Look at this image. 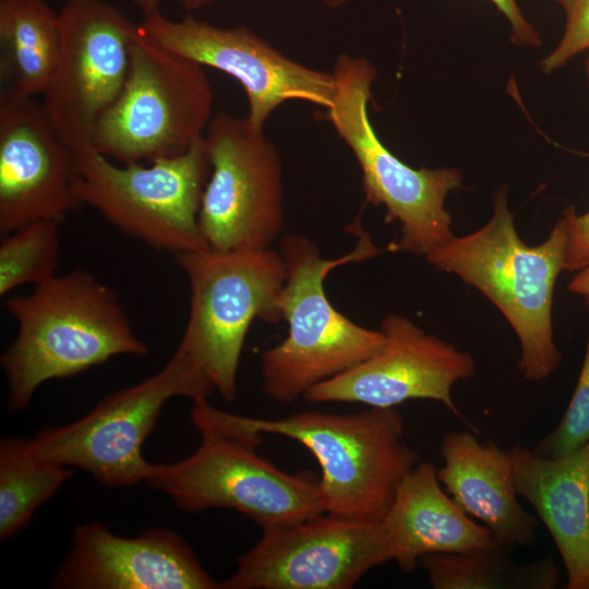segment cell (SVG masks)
I'll return each mask as SVG.
<instances>
[{
	"instance_id": "cell-6",
	"label": "cell",
	"mask_w": 589,
	"mask_h": 589,
	"mask_svg": "<svg viewBox=\"0 0 589 589\" xmlns=\"http://www.w3.org/2000/svg\"><path fill=\"white\" fill-rule=\"evenodd\" d=\"M333 74L335 94L326 118L357 159L365 203L383 205L385 223L400 226L399 237L389 242L387 252L425 256L454 236L445 199L460 188L461 172L412 168L382 143L368 113L376 77L368 59L341 55Z\"/></svg>"
},
{
	"instance_id": "cell-21",
	"label": "cell",
	"mask_w": 589,
	"mask_h": 589,
	"mask_svg": "<svg viewBox=\"0 0 589 589\" xmlns=\"http://www.w3.org/2000/svg\"><path fill=\"white\" fill-rule=\"evenodd\" d=\"M0 43L2 89L41 96L59 50V12L44 0H0Z\"/></svg>"
},
{
	"instance_id": "cell-11",
	"label": "cell",
	"mask_w": 589,
	"mask_h": 589,
	"mask_svg": "<svg viewBox=\"0 0 589 589\" xmlns=\"http://www.w3.org/2000/svg\"><path fill=\"white\" fill-rule=\"evenodd\" d=\"M211 172L199 227L214 250L272 248L284 226L281 160L263 128L219 111L204 135Z\"/></svg>"
},
{
	"instance_id": "cell-13",
	"label": "cell",
	"mask_w": 589,
	"mask_h": 589,
	"mask_svg": "<svg viewBox=\"0 0 589 589\" xmlns=\"http://www.w3.org/2000/svg\"><path fill=\"white\" fill-rule=\"evenodd\" d=\"M388 561L382 522L325 513L263 530L219 589H349Z\"/></svg>"
},
{
	"instance_id": "cell-30",
	"label": "cell",
	"mask_w": 589,
	"mask_h": 589,
	"mask_svg": "<svg viewBox=\"0 0 589 589\" xmlns=\"http://www.w3.org/2000/svg\"><path fill=\"white\" fill-rule=\"evenodd\" d=\"M215 0H181L182 5L189 10L194 11L203 7L208 5ZM348 0H323V2L330 8H338L344 5Z\"/></svg>"
},
{
	"instance_id": "cell-28",
	"label": "cell",
	"mask_w": 589,
	"mask_h": 589,
	"mask_svg": "<svg viewBox=\"0 0 589 589\" xmlns=\"http://www.w3.org/2000/svg\"><path fill=\"white\" fill-rule=\"evenodd\" d=\"M506 17L510 25V39L518 46L538 47L541 37L527 21L516 0H490Z\"/></svg>"
},
{
	"instance_id": "cell-22",
	"label": "cell",
	"mask_w": 589,
	"mask_h": 589,
	"mask_svg": "<svg viewBox=\"0 0 589 589\" xmlns=\"http://www.w3.org/2000/svg\"><path fill=\"white\" fill-rule=\"evenodd\" d=\"M509 549H474L420 557L433 589H554L560 572L551 556L527 563L510 558Z\"/></svg>"
},
{
	"instance_id": "cell-29",
	"label": "cell",
	"mask_w": 589,
	"mask_h": 589,
	"mask_svg": "<svg viewBox=\"0 0 589 589\" xmlns=\"http://www.w3.org/2000/svg\"><path fill=\"white\" fill-rule=\"evenodd\" d=\"M567 289L584 298H589V263L578 269L568 283Z\"/></svg>"
},
{
	"instance_id": "cell-18",
	"label": "cell",
	"mask_w": 589,
	"mask_h": 589,
	"mask_svg": "<svg viewBox=\"0 0 589 589\" xmlns=\"http://www.w3.org/2000/svg\"><path fill=\"white\" fill-rule=\"evenodd\" d=\"M519 496L536 510L564 564L567 589H589V441L548 457L515 444L508 449Z\"/></svg>"
},
{
	"instance_id": "cell-26",
	"label": "cell",
	"mask_w": 589,
	"mask_h": 589,
	"mask_svg": "<svg viewBox=\"0 0 589 589\" xmlns=\"http://www.w3.org/2000/svg\"><path fill=\"white\" fill-rule=\"evenodd\" d=\"M565 14V29L557 46L541 61L546 74L589 49V0H554Z\"/></svg>"
},
{
	"instance_id": "cell-8",
	"label": "cell",
	"mask_w": 589,
	"mask_h": 589,
	"mask_svg": "<svg viewBox=\"0 0 589 589\" xmlns=\"http://www.w3.org/2000/svg\"><path fill=\"white\" fill-rule=\"evenodd\" d=\"M213 101L203 67L159 46L137 24L128 76L96 124L93 148L122 165L182 155L204 137Z\"/></svg>"
},
{
	"instance_id": "cell-3",
	"label": "cell",
	"mask_w": 589,
	"mask_h": 589,
	"mask_svg": "<svg viewBox=\"0 0 589 589\" xmlns=\"http://www.w3.org/2000/svg\"><path fill=\"white\" fill-rule=\"evenodd\" d=\"M348 230L357 235L358 242L335 259L324 257L316 243L302 233L290 232L279 241L286 278L278 304L288 334L261 356L263 390L276 402H294L318 383L373 356L384 342L380 328L370 329L348 318L325 291V279L336 267L387 251L363 230L360 216Z\"/></svg>"
},
{
	"instance_id": "cell-27",
	"label": "cell",
	"mask_w": 589,
	"mask_h": 589,
	"mask_svg": "<svg viewBox=\"0 0 589 589\" xmlns=\"http://www.w3.org/2000/svg\"><path fill=\"white\" fill-rule=\"evenodd\" d=\"M562 217L567 226L564 267L578 271L589 263V211L579 215L574 206H568Z\"/></svg>"
},
{
	"instance_id": "cell-31",
	"label": "cell",
	"mask_w": 589,
	"mask_h": 589,
	"mask_svg": "<svg viewBox=\"0 0 589 589\" xmlns=\"http://www.w3.org/2000/svg\"><path fill=\"white\" fill-rule=\"evenodd\" d=\"M144 16H149L159 11L160 0H133Z\"/></svg>"
},
{
	"instance_id": "cell-9",
	"label": "cell",
	"mask_w": 589,
	"mask_h": 589,
	"mask_svg": "<svg viewBox=\"0 0 589 589\" xmlns=\"http://www.w3.org/2000/svg\"><path fill=\"white\" fill-rule=\"evenodd\" d=\"M76 154L82 204L123 235L175 255L209 248L199 227L211 172L204 137L182 155L151 163L122 165L94 148Z\"/></svg>"
},
{
	"instance_id": "cell-17",
	"label": "cell",
	"mask_w": 589,
	"mask_h": 589,
	"mask_svg": "<svg viewBox=\"0 0 589 589\" xmlns=\"http://www.w3.org/2000/svg\"><path fill=\"white\" fill-rule=\"evenodd\" d=\"M51 587L57 589H219L177 532L152 528L125 538L101 522L75 527Z\"/></svg>"
},
{
	"instance_id": "cell-24",
	"label": "cell",
	"mask_w": 589,
	"mask_h": 589,
	"mask_svg": "<svg viewBox=\"0 0 589 589\" xmlns=\"http://www.w3.org/2000/svg\"><path fill=\"white\" fill-rule=\"evenodd\" d=\"M59 221L36 220L2 235L0 296L25 284L34 286L57 275L60 255Z\"/></svg>"
},
{
	"instance_id": "cell-12",
	"label": "cell",
	"mask_w": 589,
	"mask_h": 589,
	"mask_svg": "<svg viewBox=\"0 0 589 589\" xmlns=\"http://www.w3.org/2000/svg\"><path fill=\"white\" fill-rule=\"evenodd\" d=\"M59 20V50L41 105L79 153L93 148L98 120L123 88L137 23L104 0H68Z\"/></svg>"
},
{
	"instance_id": "cell-5",
	"label": "cell",
	"mask_w": 589,
	"mask_h": 589,
	"mask_svg": "<svg viewBox=\"0 0 589 589\" xmlns=\"http://www.w3.org/2000/svg\"><path fill=\"white\" fill-rule=\"evenodd\" d=\"M225 414L245 432L289 437L308 448L320 466L325 513L342 518L381 522L401 480L420 459L405 442L396 407L347 414L311 410L278 419Z\"/></svg>"
},
{
	"instance_id": "cell-16",
	"label": "cell",
	"mask_w": 589,
	"mask_h": 589,
	"mask_svg": "<svg viewBox=\"0 0 589 589\" xmlns=\"http://www.w3.org/2000/svg\"><path fill=\"white\" fill-rule=\"evenodd\" d=\"M76 152L57 133L41 101L0 92V232L82 206Z\"/></svg>"
},
{
	"instance_id": "cell-1",
	"label": "cell",
	"mask_w": 589,
	"mask_h": 589,
	"mask_svg": "<svg viewBox=\"0 0 589 589\" xmlns=\"http://www.w3.org/2000/svg\"><path fill=\"white\" fill-rule=\"evenodd\" d=\"M4 303L17 323L0 358L11 411L27 409L49 380L77 375L116 356L148 352L115 290L85 269L55 275Z\"/></svg>"
},
{
	"instance_id": "cell-19",
	"label": "cell",
	"mask_w": 589,
	"mask_h": 589,
	"mask_svg": "<svg viewBox=\"0 0 589 589\" xmlns=\"http://www.w3.org/2000/svg\"><path fill=\"white\" fill-rule=\"evenodd\" d=\"M437 477L454 501L504 548L529 546L538 520L519 503L508 450L471 431H450L441 442Z\"/></svg>"
},
{
	"instance_id": "cell-10",
	"label": "cell",
	"mask_w": 589,
	"mask_h": 589,
	"mask_svg": "<svg viewBox=\"0 0 589 589\" xmlns=\"http://www.w3.org/2000/svg\"><path fill=\"white\" fill-rule=\"evenodd\" d=\"M213 388L181 348L154 375L107 395L81 419L45 426L32 437L46 458L85 470L108 486L146 481L152 465L142 453L164 405L172 397L208 398Z\"/></svg>"
},
{
	"instance_id": "cell-23",
	"label": "cell",
	"mask_w": 589,
	"mask_h": 589,
	"mask_svg": "<svg viewBox=\"0 0 589 589\" xmlns=\"http://www.w3.org/2000/svg\"><path fill=\"white\" fill-rule=\"evenodd\" d=\"M72 476L69 467L44 457L32 438L0 440V539L21 532L35 510Z\"/></svg>"
},
{
	"instance_id": "cell-32",
	"label": "cell",
	"mask_w": 589,
	"mask_h": 589,
	"mask_svg": "<svg viewBox=\"0 0 589 589\" xmlns=\"http://www.w3.org/2000/svg\"><path fill=\"white\" fill-rule=\"evenodd\" d=\"M585 65H586V74H587V77L589 80V58L586 60Z\"/></svg>"
},
{
	"instance_id": "cell-4",
	"label": "cell",
	"mask_w": 589,
	"mask_h": 589,
	"mask_svg": "<svg viewBox=\"0 0 589 589\" xmlns=\"http://www.w3.org/2000/svg\"><path fill=\"white\" fill-rule=\"evenodd\" d=\"M191 419L201 443L189 457L152 465L145 482L181 509L231 508L263 530L325 514L318 479L288 473L255 449L262 436L230 423L207 398L193 401Z\"/></svg>"
},
{
	"instance_id": "cell-20",
	"label": "cell",
	"mask_w": 589,
	"mask_h": 589,
	"mask_svg": "<svg viewBox=\"0 0 589 589\" xmlns=\"http://www.w3.org/2000/svg\"><path fill=\"white\" fill-rule=\"evenodd\" d=\"M381 522L393 561L406 574L412 573L425 554L502 546L486 527L445 493L430 461H419L405 476Z\"/></svg>"
},
{
	"instance_id": "cell-7",
	"label": "cell",
	"mask_w": 589,
	"mask_h": 589,
	"mask_svg": "<svg viewBox=\"0 0 589 589\" xmlns=\"http://www.w3.org/2000/svg\"><path fill=\"white\" fill-rule=\"evenodd\" d=\"M190 287V312L179 342L214 392L235 399L237 376L252 323L283 321L278 300L286 267L278 250L176 254Z\"/></svg>"
},
{
	"instance_id": "cell-15",
	"label": "cell",
	"mask_w": 589,
	"mask_h": 589,
	"mask_svg": "<svg viewBox=\"0 0 589 589\" xmlns=\"http://www.w3.org/2000/svg\"><path fill=\"white\" fill-rule=\"evenodd\" d=\"M384 342L373 356L353 368L313 386L310 402H349L390 408L414 399L444 405L465 423L452 396L454 385L471 377L472 354L426 333L398 313L383 317Z\"/></svg>"
},
{
	"instance_id": "cell-2",
	"label": "cell",
	"mask_w": 589,
	"mask_h": 589,
	"mask_svg": "<svg viewBox=\"0 0 589 589\" xmlns=\"http://www.w3.org/2000/svg\"><path fill=\"white\" fill-rule=\"evenodd\" d=\"M566 242L562 216L543 242L529 245L521 240L507 190L502 189L484 226L453 236L424 256L435 269L456 275L498 309L518 338L517 365L529 382L548 378L563 359L554 342L552 306L557 277L565 271Z\"/></svg>"
},
{
	"instance_id": "cell-14",
	"label": "cell",
	"mask_w": 589,
	"mask_h": 589,
	"mask_svg": "<svg viewBox=\"0 0 589 589\" xmlns=\"http://www.w3.org/2000/svg\"><path fill=\"white\" fill-rule=\"evenodd\" d=\"M137 24L140 32L159 46L233 77L248 98L247 118L260 128L288 100L327 108L334 97L333 72L284 56L248 27L223 28L192 15L175 21L160 11Z\"/></svg>"
},
{
	"instance_id": "cell-25",
	"label": "cell",
	"mask_w": 589,
	"mask_h": 589,
	"mask_svg": "<svg viewBox=\"0 0 589 589\" xmlns=\"http://www.w3.org/2000/svg\"><path fill=\"white\" fill-rule=\"evenodd\" d=\"M589 323V298H585ZM589 441V328L585 356L569 404L558 424L533 447L548 457L566 455Z\"/></svg>"
}]
</instances>
